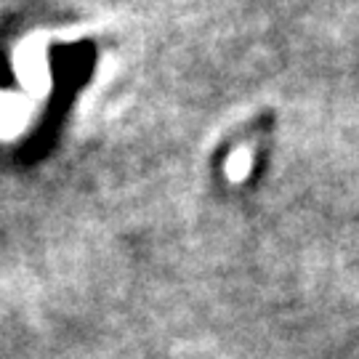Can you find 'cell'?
Returning <instances> with one entry per match:
<instances>
[{
  "instance_id": "6da1fadb",
  "label": "cell",
  "mask_w": 359,
  "mask_h": 359,
  "mask_svg": "<svg viewBox=\"0 0 359 359\" xmlns=\"http://www.w3.org/2000/svg\"><path fill=\"white\" fill-rule=\"evenodd\" d=\"M25 117V104L13 96H0V128H16Z\"/></svg>"
}]
</instances>
